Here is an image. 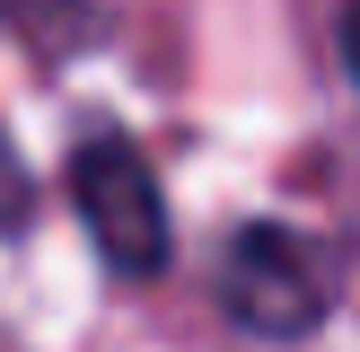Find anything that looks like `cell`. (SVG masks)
Here are the masks:
<instances>
[{"label":"cell","mask_w":360,"mask_h":352,"mask_svg":"<svg viewBox=\"0 0 360 352\" xmlns=\"http://www.w3.org/2000/svg\"><path fill=\"white\" fill-rule=\"evenodd\" d=\"M220 308L255 344H308L334 308V264L281 220H246L220 256Z\"/></svg>","instance_id":"2"},{"label":"cell","mask_w":360,"mask_h":352,"mask_svg":"<svg viewBox=\"0 0 360 352\" xmlns=\"http://www.w3.org/2000/svg\"><path fill=\"white\" fill-rule=\"evenodd\" d=\"M27 229H35V176H27V158H18V141L0 132V246L27 238Z\"/></svg>","instance_id":"4"},{"label":"cell","mask_w":360,"mask_h":352,"mask_svg":"<svg viewBox=\"0 0 360 352\" xmlns=\"http://www.w3.org/2000/svg\"><path fill=\"white\" fill-rule=\"evenodd\" d=\"M70 211H79L88 246L115 282H150L158 264L176 256V229H167V194L150 176V150L132 132H88L70 150Z\"/></svg>","instance_id":"1"},{"label":"cell","mask_w":360,"mask_h":352,"mask_svg":"<svg viewBox=\"0 0 360 352\" xmlns=\"http://www.w3.org/2000/svg\"><path fill=\"white\" fill-rule=\"evenodd\" d=\"M0 35L44 44V53H79V44H97V9L88 0H0Z\"/></svg>","instance_id":"3"},{"label":"cell","mask_w":360,"mask_h":352,"mask_svg":"<svg viewBox=\"0 0 360 352\" xmlns=\"http://www.w3.org/2000/svg\"><path fill=\"white\" fill-rule=\"evenodd\" d=\"M334 35H343V70H352V88H360V0H343V18H334Z\"/></svg>","instance_id":"5"}]
</instances>
